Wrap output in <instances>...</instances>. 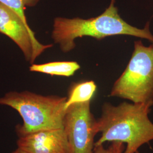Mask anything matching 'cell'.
Instances as JSON below:
<instances>
[{
	"label": "cell",
	"mask_w": 153,
	"mask_h": 153,
	"mask_svg": "<svg viewBox=\"0 0 153 153\" xmlns=\"http://www.w3.org/2000/svg\"><path fill=\"white\" fill-rule=\"evenodd\" d=\"M52 38L59 44L64 53H68L76 47L78 38L90 36L101 40L115 35H128L147 39L153 43V35L150 30L149 22L143 28L133 26L126 22L118 12L115 0H111L104 12L89 19L57 17L53 21Z\"/></svg>",
	"instance_id": "6da1fadb"
},
{
	"label": "cell",
	"mask_w": 153,
	"mask_h": 153,
	"mask_svg": "<svg viewBox=\"0 0 153 153\" xmlns=\"http://www.w3.org/2000/svg\"><path fill=\"white\" fill-rule=\"evenodd\" d=\"M149 106L123 102L118 105L105 103L97 129L101 137L95 146L106 142L126 144L124 153H136L143 145L153 141V123L149 118Z\"/></svg>",
	"instance_id": "7a4b0ae2"
},
{
	"label": "cell",
	"mask_w": 153,
	"mask_h": 153,
	"mask_svg": "<svg viewBox=\"0 0 153 153\" xmlns=\"http://www.w3.org/2000/svg\"><path fill=\"white\" fill-rule=\"evenodd\" d=\"M66 99L28 91H10L0 98V104L10 107L21 115L23 124L16 126L18 136L39 130L64 128Z\"/></svg>",
	"instance_id": "3957f363"
},
{
	"label": "cell",
	"mask_w": 153,
	"mask_h": 153,
	"mask_svg": "<svg viewBox=\"0 0 153 153\" xmlns=\"http://www.w3.org/2000/svg\"><path fill=\"white\" fill-rule=\"evenodd\" d=\"M109 96L153 106V43L146 47L140 40L134 42L131 59Z\"/></svg>",
	"instance_id": "277c9868"
},
{
	"label": "cell",
	"mask_w": 153,
	"mask_h": 153,
	"mask_svg": "<svg viewBox=\"0 0 153 153\" xmlns=\"http://www.w3.org/2000/svg\"><path fill=\"white\" fill-rule=\"evenodd\" d=\"M91 101L71 104L66 110L64 129L71 153H93L97 120L90 110Z\"/></svg>",
	"instance_id": "5b68a950"
},
{
	"label": "cell",
	"mask_w": 153,
	"mask_h": 153,
	"mask_svg": "<svg viewBox=\"0 0 153 153\" xmlns=\"http://www.w3.org/2000/svg\"><path fill=\"white\" fill-rule=\"evenodd\" d=\"M0 33L4 34L18 46L26 60L33 64L45 50L52 44L40 43L30 27L10 8L0 2Z\"/></svg>",
	"instance_id": "8992f818"
},
{
	"label": "cell",
	"mask_w": 153,
	"mask_h": 153,
	"mask_svg": "<svg viewBox=\"0 0 153 153\" xmlns=\"http://www.w3.org/2000/svg\"><path fill=\"white\" fill-rule=\"evenodd\" d=\"M18 137V148L29 153H71L64 128L39 130Z\"/></svg>",
	"instance_id": "52a82bcc"
},
{
	"label": "cell",
	"mask_w": 153,
	"mask_h": 153,
	"mask_svg": "<svg viewBox=\"0 0 153 153\" xmlns=\"http://www.w3.org/2000/svg\"><path fill=\"white\" fill-rule=\"evenodd\" d=\"M79 64L76 61H54L43 64H32L30 71L42 73L51 76H72L80 69Z\"/></svg>",
	"instance_id": "ba28073f"
},
{
	"label": "cell",
	"mask_w": 153,
	"mask_h": 153,
	"mask_svg": "<svg viewBox=\"0 0 153 153\" xmlns=\"http://www.w3.org/2000/svg\"><path fill=\"white\" fill-rule=\"evenodd\" d=\"M97 90V85L93 81L73 83L69 89L66 102V109L76 103L91 101Z\"/></svg>",
	"instance_id": "9c48e42d"
},
{
	"label": "cell",
	"mask_w": 153,
	"mask_h": 153,
	"mask_svg": "<svg viewBox=\"0 0 153 153\" xmlns=\"http://www.w3.org/2000/svg\"><path fill=\"white\" fill-rule=\"evenodd\" d=\"M40 0H0V2L10 8L21 18L25 25L30 27L25 14V7H34Z\"/></svg>",
	"instance_id": "30bf717a"
},
{
	"label": "cell",
	"mask_w": 153,
	"mask_h": 153,
	"mask_svg": "<svg viewBox=\"0 0 153 153\" xmlns=\"http://www.w3.org/2000/svg\"><path fill=\"white\" fill-rule=\"evenodd\" d=\"M124 143L120 142H113L109 148L105 149L103 145L95 146L93 153H122L124 149Z\"/></svg>",
	"instance_id": "8fae6325"
},
{
	"label": "cell",
	"mask_w": 153,
	"mask_h": 153,
	"mask_svg": "<svg viewBox=\"0 0 153 153\" xmlns=\"http://www.w3.org/2000/svg\"><path fill=\"white\" fill-rule=\"evenodd\" d=\"M11 153H29L26 151H25L20 148H18L16 150H15L13 152Z\"/></svg>",
	"instance_id": "7c38bea8"
},
{
	"label": "cell",
	"mask_w": 153,
	"mask_h": 153,
	"mask_svg": "<svg viewBox=\"0 0 153 153\" xmlns=\"http://www.w3.org/2000/svg\"><path fill=\"white\" fill-rule=\"evenodd\" d=\"M136 153H139V152H138V151H137V152H136Z\"/></svg>",
	"instance_id": "4fadbf2b"
}]
</instances>
